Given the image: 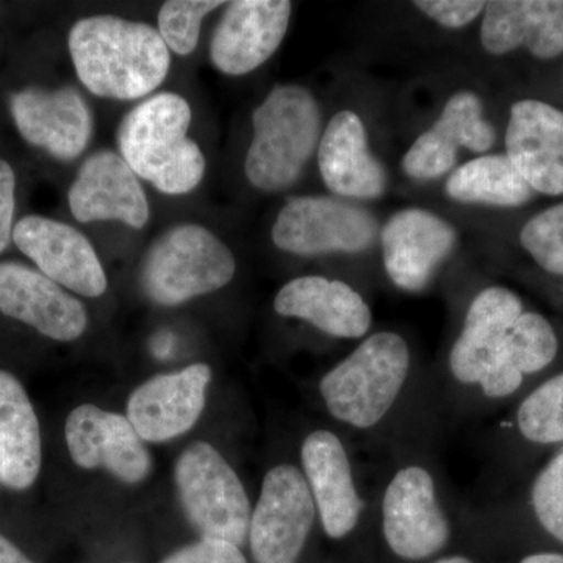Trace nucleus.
<instances>
[{"instance_id": "nucleus-1", "label": "nucleus", "mask_w": 563, "mask_h": 563, "mask_svg": "<svg viewBox=\"0 0 563 563\" xmlns=\"http://www.w3.org/2000/svg\"><path fill=\"white\" fill-rule=\"evenodd\" d=\"M69 52L77 76L92 95L120 101L157 90L172 66L158 31L117 16L76 22L69 32Z\"/></svg>"}, {"instance_id": "nucleus-2", "label": "nucleus", "mask_w": 563, "mask_h": 563, "mask_svg": "<svg viewBox=\"0 0 563 563\" xmlns=\"http://www.w3.org/2000/svg\"><path fill=\"white\" fill-rule=\"evenodd\" d=\"M191 109L174 92H161L129 111L118 129L121 157L141 179L165 195H187L201 184L206 158L188 139Z\"/></svg>"}, {"instance_id": "nucleus-3", "label": "nucleus", "mask_w": 563, "mask_h": 563, "mask_svg": "<svg viewBox=\"0 0 563 563\" xmlns=\"http://www.w3.org/2000/svg\"><path fill=\"white\" fill-rule=\"evenodd\" d=\"M244 174L252 187L284 191L301 177L322 135L320 103L301 85H279L252 114Z\"/></svg>"}, {"instance_id": "nucleus-4", "label": "nucleus", "mask_w": 563, "mask_h": 563, "mask_svg": "<svg viewBox=\"0 0 563 563\" xmlns=\"http://www.w3.org/2000/svg\"><path fill=\"white\" fill-rule=\"evenodd\" d=\"M410 363L409 344L399 333H372L322 377V401L335 420L355 429L373 428L398 401Z\"/></svg>"}, {"instance_id": "nucleus-5", "label": "nucleus", "mask_w": 563, "mask_h": 563, "mask_svg": "<svg viewBox=\"0 0 563 563\" xmlns=\"http://www.w3.org/2000/svg\"><path fill=\"white\" fill-rule=\"evenodd\" d=\"M523 312L520 296L501 285L474 296L450 352V369L459 383L479 385L492 399L509 398L520 390L525 379L507 362L506 336Z\"/></svg>"}, {"instance_id": "nucleus-6", "label": "nucleus", "mask_w": 563, "mask_h": 563, "mask_svg": "<svg viewBox=\"0 0 563 563\" xmlns=\"http://www.w3.org/2000/svg\"><path fill=\"white\" fill-rule=\"evenodd\" d=\"M235 272V257L213 232L181 224L151 247L143 266V288L152 301L177 306L220 290Z\"/></svg>"}, {"instance_id": "nucleus-7", "label": "nucleus", "mask_w": 563, "mask_h": 563, "mask_svg": "<svg viewBox=\"0 0 563 563\" xmlns=\"http://www.w3.org/2000/svg\"><path fill=\"white\" fill-rule=\"evenodd\" d=\"M181 506L202 539L240 547L250 533L251 506L240 477L213 446L195 443L176 466Z\"/></svg>"}, {"instance_id": "nucleus-8", "label": "nucleus", "mask_w": 563, "mask_h": 563, "mask_svg": "<svg viewBox=\"0 0 563 563\" xmlns=\"http://www.w3.org/2000/svg\"><path fill=\"white\" fill-rule=\"evenodd\" d=\"M376 214L362 203L336 196H299L285 203L274 221L276 247L301 257L363 254L379 240Z\"/></svg>"}, {"instance_id": "nucleus-9", "label": "nucleus", "mask_w": 563, "mask_h": 563, "mask_svg": "<svg viewBox=\"0 0 563 563\" xmlns=\"http://www.w3.org/2000/svg\"><path fill=\"white\" fill-rule=\"evenodd\" d=\"M317 514L312 493L299 468L279 465L268 472L247 533L255 562H298Z\"/></svg>"}, {"instance_id": "nucleus-10", "label": "nucleus", "mask_w": 563, "mask_h": 563, "mask_svg": "<svg viewBox=\"0 0 563 563\" xmlns=\"http://www.w3.org/2000/svg\"><path fill=\"white\" fill-rule=\"evenodd\" d=\"M383 532L391 553L404 561H424L450 542V521L428 470L404 466L393 476L384 493Z\"/></svg>"}, {"instance_id": "nucleus-11", "label": "nucleus", "mask_w": 563, "mask_h": 563, "mask_svg": "<svg viewBox=\"0 0 563 563\" xmlns=\"http://www.w3.org/2000/svg\"><path fill=\"white\" fill-rule=\"evenodd\" d=\"M377 242L391 284L406 292H420L450 261L457 247L459 232L431 210L406 207L380 225Z\"/></svg>"}, {"instance_id": "nucleus-12", "label": "nucleus", "mask_w": 563, "mask_h": 563, "mask_svg": "<svg viewBox=\"0 0 563 563\" xmlns=\"http://www.w3.org/2000/svg\"><path fill=\"white\" fill-rule=\"evenodd\" d=\"M495 143L496 131L485 118L479 96L470 90L455 91L431 128L418 135L404 154L402 173L415 181L439 180L457 168L461 150L484 155Z\"/></svg>"}, {"instance_id": "nucleus-13", "label": "nucleus", "mask_w": 563, "mask_h": 563, "mask_svg": "<svg viewBox=\"0 0 563 563\" xmlns=\"http://www.w3.org/2000/svg\"><path fill=\"white\" fill-rule=\"evenodd\" d=\"M292 3L287 0H236L228 3L210 43L214 68L246 76L279 49L288 32Z\"/></svg>"}, {"instance_id": "nucleus-14", "label": "nucleus", "mask_w": 563, "mask_h": 563, "mask_svg": "<svg viewBox=\"0 0 563 563\" xmlns=\"http://www.w3.org/2000/svg\"><path fill=\"white\" fill-rule=\"evenodd\" d=\"M317 161L325 188L336 198L369 202L388 190L387 169L369 147L357 111L344 109L333 114L322 131Z\"/></svg>"}, {"instance_id": "nucleus-15", "label": "nucleus", "mask_w": 563, "mask_h": 563, "mask_svg": "<svg viewBox=\"0 0 563 563\" xmlns=\"http://www.w3.org/2000/svg\"><path fill=\"white\" fill-rule=\"evenodd\" d=\"M18 250L24 252L44 276L88 298L107 290V276L95 247L77 229L51 218H22L13 229Z\"/></svg>"}, {"instance_id": "nucleus-16", "label": "nucleus", "mask_w": 563, "mask_h": 563, "mask_svg": "<svg viewBox=\"0 0 563 563\" xmlns=\"http://www.w3.org/2000/svg\"><path fill=\"white\" fill-rule=\"evenodd\" d=\"M504 144L536 195H563V110L537 99L512 103Z\"/></svg>"}, {"instance_id": "nucleus-17", "label": "nucleus", "mask_w": 563, "mask_h": 563, "mask_svg": "<svg viewBox=\"0 0 563 563\" xmlns=\"http://www.w3.org/2000/svg\"><path fill=\"white\" fill-rule=\"evenodd\" d=\"M66 443L81 468L103 466L122 483L136 484L150 473L151 459L129 418L85 404L66 420Z\"/></svg>"}, {"instance_id": "nucleus-18", "label": "nucleus", "mask_w": 563, "mask_h": 563, "mask_svg": "<svg viewBox=\"0 0 563 563\" xmlns=\"http://www.w3.org/2000/svg\"><path fill=\"white\" fill-rule=\"evenodd\" d=\"M10 110L22 139L55 158L74 161L90 143V109L74 88H27L11 98Z\"/></svg>"}, {"instance_id": "nucleus-19", "label": "nucleus", "mask_w": 563, "mask_h": 563, "mask_svg": "<svg viewBox=\"0 0 563 563\" xmlns=\"http://www.w3.org/2000/svg\"><path fill=\"white\" fill-rule=\"evenodd\" d=\"M0 312L57 342L79 339L87 312L57 282L20 263H0Z\"/></svg>"}, {"instance_id": "nucleus-20", "label": "nucleus", "mask_w": 563, "mask_h": 563, "mask_svg": "<svg viewBox=\"0 0 563 563\" xmlns=\"http://www.w3.org/2000/svg\"><path fill=\"white\" fill-rule=\"evenodd\" d=\"M211 369L195 363L181 372L162 374L136 388L128 413L141 440L166 442L191 429L206 406Z\"/></svg>"}, {"instance_id": "nucleus-21", "label": "nucleus", "mask_w": 563, "mask_h": 563, "mask_svg": "<svg viewBox=\"0 0 563 563\" xmlns=\"http://www.w3.org/2000/svg\"><path fill=\"white\" fill-rule=\"evenodd\" d=\"M69 207L80 222L121 221L143 229L150 203L139 177L121 155L102 151L81 165L69 190Z\"/></svg>"}, {"instance_id": "nucleus-22", "label": "nucleus", "mask_w": 563, "mask_h": 563, "mask_svg": "<svg viewBox=\"0 0 563 563\" xmlns=\"http://www.w3.org/2000/svg\"><path fill=\"white\" fill-rule=\"evenodd\" d=\"M301 459L322 529L331 539H344L357 528L363 501L342 440L331 431H314L303 440Z\"/></svg>"}, {"instance_id": "nucleus-23", "label": "nucleus", "mask_w": 563, "mask_h": 563, "mask_svg": "<svg viewBox=\"0 0 563 563\" xmlns=\"http://www.w3.org/2000/svg\"><path fill=\"white\" fill-rule=\"evenodd\" d=\"M481 20V46L495 57L526 49L554 60L563 52V0H493Z\"/></svg>"}, {"instance_id": "nucleus-24", "label": "nucleus", "mask_w": 563, "mask_h": 563, "mask_svg": "<svg viewBox=\"0 0 563 563\" xmlns=\"http://www.w3.org/2000/svg\"><path fill=\"white\" fill-rule=\"evenodd\" d=\"M274 310L299 318L335 339H363L373 325L372 307L346 282L324 276L296 277L277 292Z\"/></svg>"}, {"instance_id": "nucleus-25", "label": "nucleus", "mask_w": 563, "mask_h": 563, "mask_svg": "<svg viewBox=\"0 0 563 563\" xmlns=\"http://www.w3.org/2000/svg\"><path fill=\"white\" fill-rule=\"evenodd\" d=\"M40 468L38 418L20 380L0 369V483L25 490Z\"/></svg>"}, {"instance_id": "nucleus-26", "label": "nucleus", "mask_w": 563, "mask_h": 563, "mask_svg": "<svg viewBox=\"0 0 563 563\" xmlns=\"http://www.w3.org/2000/svg\"><path fill=\"white\" fill-rule=\"evenodd\" d=\"M444 191L454 202L496 209H518L536 196L506 152L477 155L462 163L446 177Z\"/></svg>"}, {"instance_id": "nucleus-27", "label": "nucleus", "mask_w": 563, "mask_h": 563, "mask_svg": "<svg viewBox=\"0 0 563 563\" xmlns=\"http://www.w3.org/2000/svg\"><path fill=\"white\" fill-rule=\"evenodd\" d=\"M558 354V333L542 313L525 310L507 332V362L523 379L547 369Z\"/></svg>"}, {"instance_id": "nucleus-28", "label": "nucleus", "mask_w": 563, "mask_h": 563, "mask_svg": "<svg viewBox=\"0 0 563 563\" xmlns=\"http://www.w3.org/2000/svg\"><path fill=\"white\" fill-rule=\"evenodd\" d=\"M517 428L529 443L563 444V372L554 374L521 401Z\"/></svg>"}, {"instance_id": "nucleus-29", "label": "nucleus", "mask_w": 563, "mask_h": 563, "mask_svg": "<svg viewBox=\"0 0 563 563\" xmlns=\"http://www.w3.org/2000/svg\"><path fill=\"white\" fill-rule=\"evenodd\" d=\"M520 244L543 272L563 276V202L529 218L521 228Z\"/></svg>"}, {"instance_id": "nucleus-30", "label": "nucleus", "mask_w": 563, "mask_h": 563, "mask_svg": "<svg viewBox=\"0 0 563 563\" xmlns=\"http://www.w3.org/2000/svg\"><path fill=\"white\" fill-rule=\"evenodd\" d=\"M224 2L213 0H169L158 13V33L168 49L187 57L198 46L203 18Z\"/></svg>"}, {"instance_id": "nucleus-31", "label": "nucleus", "mask_w": 563, "mask_h": 563, "mask_svg": "<svg viewBox=\"0 0 563 563\" xmlns=\"http://www.w3.org/2000/svg\"><path fill=\"white\" fill-rule=\"evenodd\" d=\"M531 507L543 531L563 544V444L533 479Z\"/></svg>"}, {"instance_id": "nucleus-32", "label": "nucleus", "mask_w": 563, "mask_h": 563, "mask_svg": "<svg viewBox=\"0 0 563 563\" xmlns=\"http://www.w3.org/2000/svg\"><path fill=\"white\" fill-rule=\"evenodd\" d=\"M487 2L481 0H417L415 9L448 31H461L483 18Z\"/></svg>"}, {"instance_id": "nucleus-33", "label": "nucleus", "mask_w": 563, "mask_h": 563, "mask_svg": "<svg viewBox=\"0 0 563 563\" xmlns=\"http://www.w3.org/2000/svg\"><path fill=\"white\" fill-rule=\"evenodd\" d=\"M163 563H247L240 547L220 540L202 539L169 555Z\"/></svg>"}, {"instance_id": "nucleus-34", "label": "nucleus", "mask_w": 563, "mask_h": 563, "mask_svg": "<svg viewBox=\"0 0 563 563\" xmlns=\"http://www.w3.org/2000/svg\"><path fill=\"white\" fill-rule=\"evenodd\" d=\"M14 188L16 177L5 161H0V254L13 236Z\"/></svg>"}, {"instance_id": "nucleus-35", "label": "nucleus", "mask_w": 563, "mask_h": 563, "mask_svg": "<svg viewBox=\"0 0 563 563\" xmlns=\"http://www.w3.org/2000/svg\"><path fill=\"white\" fill-rule=\"evenodd\" d=\"M176 347V339L169 332H162L152 339L151 350L154 352L155 357L166 358L173 354Z\"/></svg>"}, {"instance_id": "nucleus-36", "label": "nucleus", "mask_w": 563, "mask_h": 563, "mask_svg": "<svg viewBox=\"0 0 563 563\" xmlns=\"http://www.w3.org/2000/svg\"><path fill=\"white\" fill-rule=\"evenodd\" d=\"M0 563H32V561L25 558L10 540L0 536Z\"/></svg>"}, {"instance_id": "nucleus-37", "label": "nucleus", "mask_w": 563, "mask_h": 563, "mask_svg": "<svg viewBox=\"0 0 563 563\" xmlns=\"http://www.w3.org/2000/svg\"><path fill=\"white\" fill-rule=\"evenodd\" d=\"M520 563H563V554L561 553H533L526 555Z\"/></svg>"}, {"instance_id": "nucleus-38", "label": "nucleus", "mask_w": 563, "mask_h": 563, "mask_svg": "<svg viewBox=\"0 0 563 563\" xmlns=\"http://www.w3.org/2000/svg\"><path fill=\"white\" fill-rule=\"evenodd\" d=\"M432 563H474L470 561L465 555H448V558L439 559V561Z\"/></svg>"}]
</instances>
